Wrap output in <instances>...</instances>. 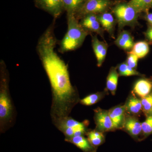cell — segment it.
I'll return each mask as SVG.
<instances>
[{"label":"cell","mask_w":152,"mask_h":152,"mask_svg":"<svg viewBox=\"0 0 152 152\" xmlns=\"http://www.w3.org/2000/svg\"><path fill=\"white\" fill-rule=\"evenodd\" d=\"M141 102L144 110L149 113L152 109V93L142 98Z\"/></svg>","instance_id":"cell-25"},{"label":"cell","mask_w":152,"mask_h":152,"mask_svg":"<svg viewBox=\"0 0 152 152\" xmlns=\"http://www.w3.org/2000/svg\"><path fill=\"white\" fill-rule=\"evenodd\" d=\"M115 43L118 47L124 50L132 49L135 44L131 34L125 31L120 34Z\"/></svg>","instance_id":"cell-14"},{"label":"cell","mask_w":152,"mask_h":152,"mask_svg":"<svg viewBox=\"0 0 152 152\" xmlns=\"http://www.w3.org/2000/svg\"><path fill=\"white\" fill-rule=\"evenodd\" d=\"M92 45L97 61V65L98 67H101L106 58L107 45L104 42L99 40L96 36H93L92 38Z\"/></svg>","instance_id":"cell-9"},{"label":"cell","mask_w":152,"mask_h":152,"mask_svg":"<svg viewBox=\"0 0 152 152\" xmlns=\"http://www.w3.org/2000/svg\"><path fill=\"white\" fill-rule=\"evenodd\" d=\"M86 0H63L64 8L67 15H75Z\"/></svg>","instance_id":"cell-17"},{"label":"cell","mask_w":152,"mask_h":152,"mask_svg":"<svg viewBox=\"0 0 152 152\" xmlns=\"http://www.w3.org/2000/svg\"><path fill=\"white\" fill-rule=\"evenodd\" d=\"M124 126L126 131L134 138L137 137L142 132V124L135 118H127L125 120Z\"/></svg>","instance_id":"cell-12"},{"label":"cell","mask_w":152,"mask_h":152,"mask_svg":"<svg viewBox=\"0 0 152 152\" xmlns=\"http://www.w3.org/2000/svg\"><path fill=\"white\" fill-rule=\"evenodd\" d=\"M149 114H150V115H152V110H151V111L150 112V113H149Z\"/></svg>","instance_id":"cell-29"},{"label":"cell","mask_w":152,"mask_h":152,"mask_svg":"<svg viewBox=\"0 0 152 152\" xmlns=\"http://www.w3.org/2000/svg\"><path fill=\"white\" fill-rule=\"evenodd\" d=\"M119 75L117 72L116 69L112 68L107 77V88L113 95L115 94L116 91Z\"/></svg>","instance_id":"cell-18"},{"label":"cell","mask_w":152,"mask_h":152,"mask_svg":"<svg viewBox=\"0 0 152 152\" xmlns=\"http://www.w3.org/2000/svg\"><path fill=\"white\" fill-rule=\"evenodd\" d=\"M129 3L139 14L143 12H148L152 7V0H131Z\"/></svg>","instance_id":"cell-19"},{"label":"cell","mask_w":152,"mask_h":152,"mask_svg":"<svg viewBox=\"0 0 152 152\" xmlns=\"http://www.w3.org/2000/svg\"><path fill=\"white\" fill-rule=\"evenodd\" d=\"M38 8L45 11L56 20L65 11L63 0H34Z\"/></svg>","instance_id":"cell-6"},{"label":"cell","mask_w":152,"mask_h":152,"mask_svg":"<svg viewBox=\"0 0 152 152\" xmlns=\"http://www.w3.org/2000/svg\"><path fill=\"white\" fill-rule=\"evenodd\" d=\"M86 135L90 142L96 148L103 143L104 140V137L103 133L98 131L87 132Z\"/></svg>","instance_id":"cell-20"},{"label":"cell","mask_w":152,"mask_h":152,"mask_svg":"<svg viewBox=\"0 0 152 152\" xmlns=\"http://www.w3.org/2000/svg\"><path fill=\"white\" fill-rule=\"evenodd\" d=\"M65 140L75 145L84 152H96V148L93 146L84 136H75L65 139Z\"/></svg>","instance_id":"cell-10"},{"label":"cell","mask_w":152,"mask_h":152,"mask_svg":"<svg viewBox=\"0 0 152 152\" xmlns=\"http://www.w3.org/2000/svg\"><path fill=\"white\" fill-rule=\"evenodd\" d=\"M100 99V96L98 94H90L80 101L82 104L85 106H91L96 103Z\"/></svg>","instance_id":"cell-23"},{"label":"cell","mask_w":152,"mask_h":152,"mask_svg":"<svg viewBox=\"0 0 152 152\" xmlns=\"http://www.w3.org/2000/svg\"><path fill=\"white\" fill-rule=\"evenodd\" d=\"M98 19L102 27L110 34L113 32L115 20L112 14L104 12L98 15Z\"/></svg>","instance_id":"cell-15"},{"label":"cell","mask_w":152,"mask_h":152,"mask_svg":"<svg viewBox=\"0 0 152 152\" xmlns=\"http://www.w3.org/2000/svg\"><path fill=\"white\" fill-rule=\"evenodd\" d=\"M94 112L95 121L97 131L103 133L115 129L109 111L98 108L94 110Z\"/></svg>","instance_id":"cell-7"},{"label":"cell","mask_w":152,"mask_h":152,"mask_svg":"<svg viewBox=\"0 0 152 152\" xmlns=\"http://www.w3.org/2000/svg\"><path fill=\"white\" fill-rule=\"evenodd\" d=\"M88 122L86 121L80 122L69 116L60 121L55 126L64 134L65 139H68L75 136L86 134Z\"/></svg>","instance_id":"cell-4"},{"label":"cell","mask_w":152,"mask_h":152,"mask_svg":"<svg viewBox=\"0 0 152 152\" xmlns=\"http://www.w3.org/2000/svg\"><path fill=\"white\" fill-rule=\"evenodd\" d=\"M111 4L110 0H86L75 16L79 20L88 14H102L106 12Z\"/></svg>","instance_id":"cell-5"},{"label":"cell","mask_w":152,"mask_h":152,"mask_svg":"<svg viewBox=\"0 0 152 152\" xmlns=\"http://www.w3.org/2000/svg\"><path fill=\"white\" fill-rule=\"evenodd\" d=\"M146 20L148 21L151 27H152V13H146L145 15Z\"/></svg>","instance_id":"cell-28"},{"label":"cell","mask_w":152,"mask_h":152,"mask_svg":"<svg viewBox=\"0 0 152 152\" xmlns=\"http://www.w3.org/2000/svg\"><path fill=\"white\" fill-rule=\"evenodd\" d=\"M142 132L145 136H148L152 133V115L148 116L145 121L142 123Z\"/></svg>","instance_id":"cell-24"},{"label":"cell","mask_w":152,"mask_h":152,"mask_svg":"<svg viewBox=\"0 0 152 152\" xmlns=\"http://www.w3.org/2000/svg\"><path fill=\"white\" fill-rule=\"evenodd\" d=\"M80 23L88 31L94 32L102 35V29L97 15L88 14L85 16L81 19Z\"/></svg>","instance_id":"cell-8"},{"label":"cell","mask_w":152,"mask_h":152,"mask_svg":"<svg viewBox=\"0 0 152 152\" xmlns=\"http://www.w3.org/2000/svg\"><path fill=\"white\" fill-rule=\"evenodd\" d=\"M9 72L5 62L0 61V132H5L12 126L14 108L9 90Z\"/></svg>","instance_id":"cell-1"},{"label":"cell","mask_w":152,"mask_h":152,"mask_svg":"<svg viewBox=\"0 0 152 152\" xmlns=\"http://www.w3.org/2000/svg\"><path fill=\"white\" fill-rule=\"evenodd\" d=\"M152 89V83L146 79L137 81L134 87V92L142 98L147 96L151 94Z\"/></svg>","instance_id":"cell-13"},{"label":"cell","mask_w":152,"mask_h":152,"mask_svg":"<svg viewBox=\"0 0 152 152\" xmlns=\"http://www.w3.org/2000/svg\"><path fill=\"white\" fill-rule=\"evenodd\" d=\"M67 31L60 42L58 49L59 52L63 54L78 48L89 34L82 27L75 15H67Z\"/></svg>","instance_id":"cell-2"},{"label":"cell","mask_w":152,"mask_h":152,"mask_svg":"<svg viewBox=\"0 0 152 152\" xmlns=\"http://www.w3.org/2000/svg\"><path fill=\"white\" fill-rule=\"evenodd\" d=\"M119 75L121 76H140V74L128 65L126 63H123L118 67Z\"/></svg>","instance_id":"cell-22"},{"label":"cell","mask_w":152,"mask_h":152,"mask_svg":"<svg viewBox=\"0 0 152 152\" xmlns=\"http://www.w3.org/2000/svg\"><path fill=\"white\" fill-rule=\"evenodd\" d=\"M128 111L133 114H137L142 109L141 100L134 97H131L125 106Z\"/></svg>","instance_id":"cell-21"},{"label":"cell","mask_w":152,"mask_h":152,"mask_svg":"<svg viewBox=\"0 0 152 152\" xmlns=\"http://www.w3.org/2000/svg\"><path fill=\"white\" fill-rule=\"evenodd\" d=\"M125 106L116 107L109 111V115L111 119L114 128L119 129L124 126L125 121Z\"/></svg>","instance_id":"cell-11"},{"label":"cell","mask_w":152,"mask_h":152,"mask_svg":"<svg viewBox=\"0 0 152 152\" xmlns=\"http://www.w3.org/2000/svg\"><path fill=\"white\" fill-rule=\"evenodd\" d=\"M145 36L147 39L152 42V27H150L145 33Z\"/></svg>","instance_id":"cell-27"},{"label":"cell","mask_w":152,"mask_h":152,"mask_svg":"<svg viewBox=\"0 0 152 152\" xmlns=\"http://www.w3.org/2000/svg\"><path fill=\"white\" fill-rule=\"evenodd\" d=\"M149 51L148 43L145 41H140L134 44L129 54L136 55L139 59L142 58L148 54Z\"/></svg>","instance_id":"cell-16"},{"label":"cell","mask_w":152,"mask_h":152,"mask_svg":"<svg viewBox=\"0 0 152 152\" xmlns=\"http://www.w3.org/2000/svg\"><path fill=\"white\" fill-rule=\"evenodd\" d=\"M113 12L120 28L135 23L139 14L129 2L119 3L114 7Z\"/></svg>","instance_id":"cell-3"},{"label":"cell","mask_w":152,"mask_h":152,"mask_svg":"<svg viewBox=\"0 0 152 152\" xmlns=\"http://www.w3.org/2000/svg\"><path fill=\"white\" fill-rule=\"evenodd\" d=\"M139 59L136 55L129 54L127 59L126 64L133 69H135L137 66Z\"/></svg>","instance_id":"cell-26"}]
</instances>
